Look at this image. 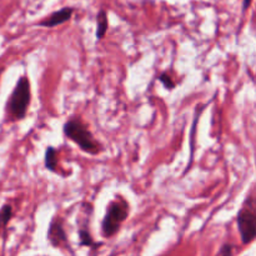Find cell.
Here are the masks:
<instances>
[{"label":"cell","instance_id":"12","mask_svg":"<svg viewBox=\"0 0 256 256\" xmlns=\"http://www.w3.org/2000/svg\"><path fill=\"white\" fill-rule=\"evenodd\" d=\"M234 254V246L232 244H224L219 250V255L230 256Z\"/></svg>","mask_w":256,"mask_h":256},{"label":"cell","instance_id":"8","mask_svg":"<svg viewBox=\"0 0 256 256\" xmlns=\"http://www.w3.org/2000/svg\"><path fill=\"white\" fill-rule=\"evenodd\" d=\"M44 166L45 169L52 172H56L58 169V158H56V149L54 146H49L45 150L44 156Z\"/></svg>","mask_w":256,"mask_h":256},{"label":"cell","instance_id":"6","mask_svg":"<svg viewBox=\"0 0 256 256\" xmlns=\"http://www.w3.org/2000/svg\"><path fill=\"white\" fill-rule=\"evenodd\" d=\"M72 14H74V9L70 6H64L62 9L56 10V12H52L48 18H45L44 20L38 22V26L42 28H55L59 26V25L65 24L66 22H69L72 19Z\"/></svg>","mask_w":256,"mask_h":256},{"label":"cell","instance_id":"4","mask_svg":"<svg viewBox=\"0 0 256 256\" xmlns=\"http://www.w3.org/2000/svg\"><path fill=\"white\" fill-rule=\"evenodd\" d=\"M238 230H239L240 239L244 245L252 244L256 236V212H255V199L250 195L242 204V209L238 212L236 218Z\"/></svg>","mask_w":256,"mask_h":256},{"label":"cell","instance_id":"5","mask_svg":"<svg viewBox=\"0 0 256 256\" xmlns=\"http://www.w3.org/2000/svg\"><path fill=\"white\" fill-rule=\"evenodd\" d=\"M48 242H50L52 248H69V242H68V235L62 225V220L60 218L54 216L50 222L49 229H48Z\"/></svg>","mask_w":256,"mask_h":256},{"label":"cell","instance_id":"2","mask_svg":"<svg viewBox=\"0 0 256 256\" xmlns=\"http://www.w3.org/2000/svg\"><path fill=\"white\" fill-rule=\"evenodd\" d=\"M64 135L74 142L82 152L90 155H98L102 150V144L94 138L92 132H90L88 125H85L79 119L68 120L62 128Z\"/></svg>","mask_w":256,"mask_h":256},{"label":"cell","instance_id":"10","mask_svg":"<svg viewBox=\"0 0 256 256\" xmlns=\"http://www.w3.org/2000/svg\"><path fill=\"white\" fill-rule=\"evenodd\" d=\"M78 234H79V244L82 245V246L95 248L94 239L92 238V234H90V232L86 229V228H80Z\"/></svg>","mask_w":256,"mask_h":256},{"label":"cell","instance_id":"13","mask_svg":"<svg viewBox=\"0 0 256 256\" xmlns=\"http://www.w3.org/2000/svg\"><path fill=\"white\" fill-rule=\"evenodd\" d=\"M252 0H242V12H245L249 9L250 5H252Z\"/></svg>","mask_w":256,"mask_h":256},{"label":"cell","instance_id":"1","mask_svg":"<svg viewBox=\"0 0 256 256\" xmlns=\"http://www.w3.org/2000/svg\"><path fill=\"white\" fill-rule=\"evenodd\" d=\"M32 102V86L28 75L18 79L12 94L6 102V115L10 122H19L26 116Z\"/></svg>","mask_w":256,"mask_h":256},{"label":"cell","instance_id":"7","mask_svg":"<svg viewBox=\"0 0 256 256\" xmlns=\"http://www.w3.org/2000/svg\"><path fill=\"white\" fill-rule=\"evenodd\" d=\"M96 39L98 40H102L104 39L105 34L108 32V28H109V19H108V12H105L104 9L99 10L96 15Z\"/></svg>","mask_w":256,"mask_h":256},{"label":"cell","instance_id":"11","mask_svg":"<svg viewBox=\"0 0 256 256\" xmlns=\"http://www.w3.org/2000/svg\"><path fill=\"white\" fill-rule=\"evenodd\" d=\"M159 82H162V85H164L165 89H168V90H174L175 89L174 80H172V78H170L169 75L166 74V72H162V74H160Z\"/></svg>","mask_w":256,"mask_h":256},{"label":"cell","instance_id":"3","mask_svg":"<svg viewBox=\"0 0 256 256\" xmlns=\"http://www.w3.org/2000/svg\"><path fill=\"white\" fill-rule=\"evenodd\" d=\"M130 208L122 196L115 198L108 204L104 219L102 222V234L104 238H112L122 228V222L129 216Z\"/></svg>","mask_w":256,"mask_h":256},{"label":"cell","instance_id":"9","mask_svg":"<svg viewBox=\"0 0 256 256\" xmlns=\"http://www.w3.org/2000/svg\"><path fill=\"white\" fill-rule=\"evenodd\" d=\"M12 218V205L4 204L0 208V232L8 226Z\"/></svg>","mask_w":256,"mask_h":256}]
</instances>
